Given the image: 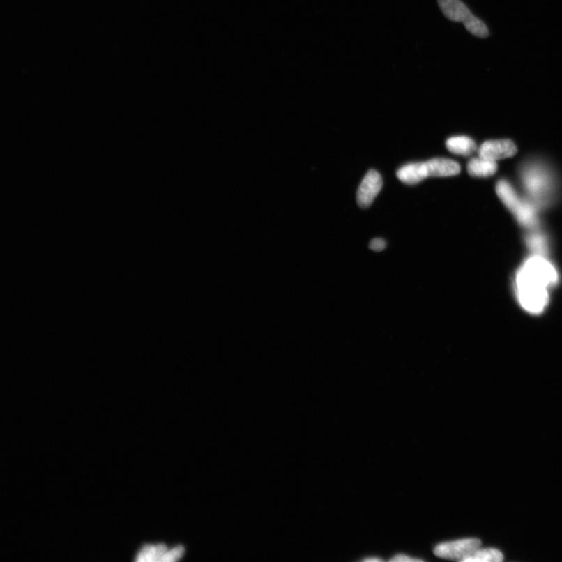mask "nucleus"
Returning a JSON list of instances; mask_svg holds the SVG:
<instances>
[{
    "label": "nucleus",
    "mask_w": 562,
    "mask_h": 562,
    "mask_svg": "<svg viewBox=\"0 0 562 562\" xmlns=\"http://www.w3.org/2000/svg\"><path fill=\"white\" fill-rule=\"evenodd\" d=\"M363 561H367V562H371V561H372V562H377V561H383V559H380V558H374V557H372V558H367V559H363Z\"/></svg>",
    "instance_id": "obj_19"
},
{
    "label": "nucleus",
    "mask_w": 562,
    "mask_h": 562,
    "mask_svg": "<svg viewBox=\"0 0 562 562\" xmlns=\"http://www.w3.org/2000/svg\"><path fill=\"white\" fill-rule=\"evenodd\" d=\"M383 187L382 176L375 169H370L365 175L357 191L356 199L359 207L367 208L371 206Z\"/></svg>",
    "instance_id": "obj_5"
},
{
    "label": "nucleus",
    "mask_w": 562,
    "mask_h": 562,
    "mask_svg": "<svg viewBox=\"0 0 562 562\" xmlns=\"http://www.w3.org/2000/svg\"><path fill=\"white\" fill-rule=\"evenodd\" d=\"M504 560L502 552L495 548H485L476 551L463 561L465 562H501Z\"/></svg>",
    "instance_id": "obj_12"
},
{
    "label": "nucleus",
    "mask_w": 562,
    "mask_h": 562,
    "mask_svg": "<svg viewBox=\"0 0 562 562\" xmlns=\"http://www.w3.org/2000/svg\"><path fill=\"white\" fill-rule=\"evenodd\" d=\"M517 153L514 142L510 140H493L483 143L478 149L480 158L496 161L511 158Z\"/></svg>",
    "instance_id": "obj_6"
},
{
    "label": "nucleus",
    "mask_w": 562,
    "mask_h": 562,
    "mask_svg": "<svg viewBox=\"0 0 562 562\" xmlns=\"http://www.w3.org/2000/svg\"><path fill=\"white\" fill-rule=\"evenodd\" d=\"M522 179L526 190L533 200V204L544 205L553 192L554 181L550 172L538 165L526 167L522 173Z\"/></svg>",
    "instance_id": "obj_3"
},
{
    "label": "nucleus",
    "mask_w": 562,
    "mask_h": 562,
    "mask_svg": "<svg viewBox=\"0 0 562 562\" xmlns=\"http://www.w3.org/2000/svg\"><path fill=\"white\" fill-rule=\"evenodd\" d=\"M443 15L450 22L464 23L473 14L461 0H437Z\"/></svg>",
    "instance_id": "obj_8"
},
{
    "label": "nucleus",
    "mask_w": 562,
    "mask_h": 562,
    "mask_svg": "<svg viewBox=\"0 0 562 562\" xmlns=\"http://www.w3.org/2000/svg\"><path fill=\"white\" fill-rule=\"evenodd\" d=\"M527 244L531 250L541 255L546 251L547 243L543 235L536 233L529 235L527 238Z\"/></svg>",
    "instance_id": "obj_14"
},
{
    "label": "nucleus",
    "mask_w": 562,
    "mask_h": 562,
    "mask_svg": "<svg viewBox=\"0 0 562 562\" xmlns=\"http://www.w3.org/2000/svg\"><path fill=\"white\" fill-rule=\"evenodd\" d=\"M390 561H395V562H414V561H423V560L419 559H413L408 556V555L405 554H397L395 555V557L392 558Z\"/></svg>",
    "instance_id": "obj_18"
},
{
    "label": "nucleus",
    "mask_w": 562,
    "mask_h": 562,
    "mask_svg": "<svg viewBox=\"0 0 562 562\" xmlns=\"http://www.w3.org/2000/svg\"><path fill=\"white\" fill-rule=\"evenodd\" d=\"M463 24L469 33L476 37L485 38L489 36V29L486 24L473 15Z\"/></svg>",
    "instance_id": "obj_13"
},
{
    "label": "nucleus",
    "mask_w": 562,
    "mask_h": 562,
    "mask_svg": "<svg viewBox=\"0 0 562 562\" xmlns=\"http://www.w3.org/2000/svg\"><path fill=\"white\" fill-rule=\"evenodd\" d=\"M446 147L449 152L462 156L471 155L476 150L475 142L466 136L452 137L447 140Z\"/></svg>",
    "instance_id": "obj_11"
},
{
    "label": "nucleus",
    "mask_w": 562,
    "mask_h": 562,
    "mask_svg": "<svg viewBox=\"0 0 562 562\" xmlns=\"http://www.w3.org/2000/svg\"><path fill=\"white\" fill-rule=\"evenodd\" d=\"M496 191L503 204L513 213L520 225L529 228L538 225L535 206L531 202L522 199L507 181H500L496 185Z\"/></svg>",
    "instance_id": "obj_2"
},
{
    "label": "nucleus",
    "mask_w": 562,
    "mask_h": 562,
    "mask_svg": "<svg viewBox=\"0 0 562 562\" xmlns=\"http://www.w3.org/2000/svg\"><path fill=\"white\" fill-rule=\"evenodd\" d=\"M396 174L398 179L408 185H415L428 178L425 162L409 163L398 169Z\"/></svg>",
    "instance_id": "obj_9"
},
{
    "label": "nucleus",
    "mask_w": 562,
    "mask_h": 562,
    "mask_svg": "<svg viewBox=\"0 0 562 562\" xmlns=\"http://www.w3.org/2000/svg\"><path fill=\"white\" fill-rule=\"evenodd\" d=\"M468 173L475 178H488L498 171L496 161L482 158H473L467 165Z\"/></svg>",
    "instance_id": "obj_10"
},
{
    "label": "nucleus",
    "mask_w": 562,
    "mask_h": 562,
    "mask_svg": "<svg viewBox=\"0 0 562 562\" xmlns=\"http://www.w3.org/2000/svg\"><path fill=\"white\" fill-rule=\"evenodd\" d=\"M481 546V541L477 538H466L446 542L434 548L437 557L463 561L473 554Z\"/></svg>",
    "instance_id": "obj_4"
},
{
    "label": "nucleus",
    "mask_w": 562,
    "mask_h": 562,
    "mask_svg": "<svg viewBox=\"0 0 562 562\" xmlns=\"http://www.w3.org/2000/svg\"><path fill=\"white\" fill-rule=\"evenodd\" d=\"M428 178H444L457 175L461 172V167L457 162L446 159L435 158L427 162Z\"/></svg>",
    "instance_id": "obj_7"
},
{
    "label": "nucleus",
    "mask_w": 562,
    "mask_h": 562,
    "mask_svg": "<svg viewBox=\"0 0 562 562\" xmlns=\"http://www.w3.org/2000/svg\"><path fill=\"white\" fill-rule=\"evenodd\" d=\"M554 266L538 254L529 258L519 270L515 289L519 303L532 313L543 312L549 301V290L558 282Z\"/></svg>",
    "instance_id": "obj_1"
},
{
    "label": "nucleus",
    "mask_w": 562,
    "mask_h": 562,
    "mask_svg": "<svg viewBox=\"0 0 562 562\" xmlns=\"http://www.w3.org/2000/svg\"><path fill=\"white\" fill-rule=\"evenodd\" d=\"M185 554V548L182 546L176 547L171 551H167L163 555L161 562H172L181 559Z\"/></svg>",
    "instance_id": "obj_15"
},
{
    "label": "nucleus",
    "mask_w": 562,
    "mask_h": 562,
    "mask_svg": "<svg viewBox=\"0 0 562 562\" xmlns=\"http://www.w3.org/2000/svg\"><path fill=\"white\" fill-rule=\"evenodd\" d=\"M387 243L382 238H374L370 241V250L375 252H381L386 248Z\"/></svg>",
    "instance_id": "obj_17"
},
{
    "label": "nucleus",
    "mask_w": 562,
    "mask_h": 562,
    "mask_svg": "<svg viewBox=\"0 0 562 562\" xmlns=\"http://www.w3.org/2000/svg\"><path fill=\"white\" fill-rule=\"evenodd\" d=\"M167 552V548L165 545H159L158 546H152L151 552L149 558L150 562L161 561L163 555Z\"/></svg>",
    "instance_id": "obj_16"
}]
</instances>
